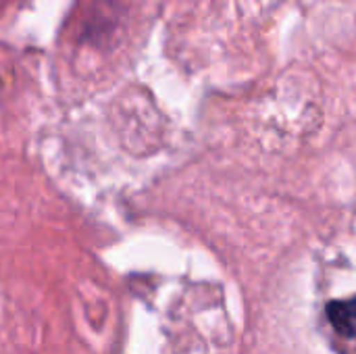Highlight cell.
<instances>
[{
  "label": "cell",
  "mask_w": 356,
  "mask_h": 354,
  "mask_svg": "<svg viewBox=\"0 0 356 354\" xmlns=\"http://www.w3.org/2000/svg\"><path fill=\"white\" fill-rule=\"evenodd\" d=\"M325 315L338 336L346 340H356V296L327 303Z\"/></svg>",
  "instance_id": "cell-1"
}]
</instances>
